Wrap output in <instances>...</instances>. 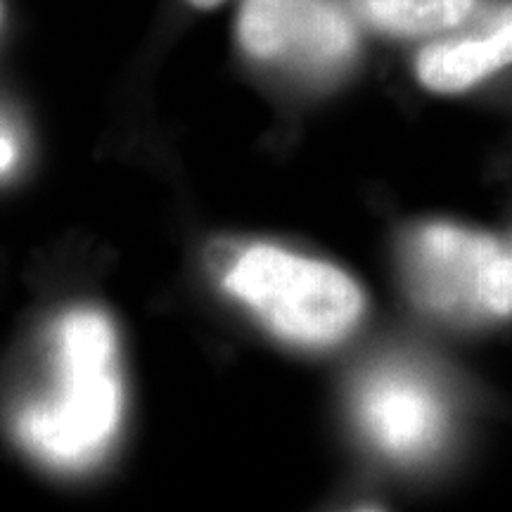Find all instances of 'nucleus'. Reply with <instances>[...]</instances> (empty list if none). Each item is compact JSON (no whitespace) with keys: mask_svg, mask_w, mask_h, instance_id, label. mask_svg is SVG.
<instances>
[{"mask_svg":"<svg viewBox=\"0 0 512 512\" xmlns=\"http://www.w3.org/2000/svg\"><path fill=\"white\" fill-rule=\"evenodd\" d=\"M55 387L17 418V434L48 465L79 470L98 460L119 430L124 394L117 337L107 316L74 309L55 328Z\"/></svg>","mask_w":512,"mask_h":512,"instance_id":"1","label":"nucleus"},{"mask_svg":"<svg viewBox=\"0 0 512 512\" xmlns=\"http://www.w3.org/2000/svg\"><path fill=\"white\" fill-rule=\"evenodd\" d=\"M223 285L268 330L299 347H330L363 316V292L347 273L325 261L275 245L235 254Z\"/></svg>","mask_w":512,"mask_h":512,"instance_id":"2","label":"nucleus"},{"mask_svg":"<svg viewBox=\"0 0 512 512\" xmlns=\"http://www.w3.org/2000/svg\"><path fill=\"white\" fill-rule=\"evenodd\" d=\"M413 299L434 316L477 323L512 316V254L489 235L425 223L403 242Z\"/></svg>","mask_w":512,"mask_h":512,"instance_id":"3","label":"nucleus"},{"mask_svg":"<svg viewBox=\"0 0 512 512\" xmlns=\"http://www.w3.org/2000/svg\"><path fill=\"white\" fill-rule=\"evenodd\" d=\"M240 46L256 62L328 76L351 62L356 34L332 0H245Z\"/></svg>","mask_w":512,"mask_h":512,"instance_id":"4","label":"nucleus"},{"mask_svg":"<svg viewBox=\"0 0 512 512\" xmlns=\"http://www.w3.org/2000/svg\"><path fill=\"white\" fill-rule=\"evenodd\" d=\"M358 418L382 451L403 460L430 453L444 430L437 394L406 370L370 375L358 394Z\"/></svg>","mask_w":512,"mask_h":512,"instance_id":"5","label":"nucleus"},{"mask_svg":"<svg viewBox=\"0 0 512 512\" xmlns=\"http://www.w3.org/2000/svg\"><path fill=\"white\" fill-rule=\"evenodd\" d=\"M512 64V3H505L475 34L422 48L415 74L427 91L463 93Z\"/></svg>","mask_w":512,"mask_h":512,"instance_id":"6","label":"nucleus"},{"mask_svg":"<svg viewBox=\"0 0 512 512\" xmlns=\"http://www.w3.org/2000/svg\"><path fill=\"white\" fill-rule=\"evenodd\" d=\"M370 27L392 36H425L458 27L477 0H354Z\"/></svg>","mask_w":512,"mask_h":512,"instance_id":"7","label":"nucleus"},{"mask_svg":"<svg viewBox=\"0 0 512 512\" xmlns=\"http://www.w3.org/2000/svg\"><path fill=\"white\" fill-rule=\"evenodd\" d=\"M15 159H17L15 143H12L8 136H3V133H0V174H3V171H8L10 166L15 164Z\"/></svg>","mask_w":512,"mask_h":512,"instance_id":"8","label":"nucleus"},{"mask_svg":"<svg viewBox=\"0 0 512 512\" xmlns=\"http://www.w3.org/2000/svg\"><path fill=\"white\" fill-rule=\"evenodd\" d=\"M190 5H195V8H200V10H211V8H216V5H221L223 0H188Z\"/></svg>","mask_w":512,"mask_h":512,"instance_id":"9","label":"nucleus"}]
</instances>
